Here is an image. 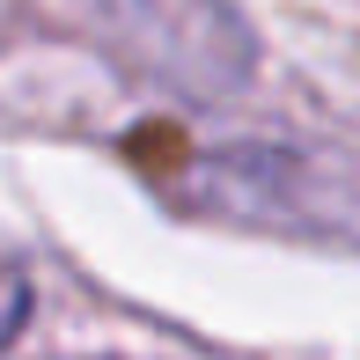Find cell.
<instances>
[{
  "mask_svg": "<svg viewBox=\"0 0 360 360\" xmlns=\"http://www.w3.org/2000/svg\"><path fill=\"white\" fill-rule=\"evenodd\" d=\"M89 8L125 44V59H140L147 74L176 81L191 96H228L250 81L257 44L221 0H89Z\"/></svg>",
  "mask_w": 360,
  "mask_h": 360,
  "instance_id": "obj_1",
  "label": "cell"
},
{
  "mask_svg": "<svg viewBox=\"0 0 360 360\" xmlns=\"http://www.w3.org/2000/svg\"><path fill=\"white\" fill-rule=\"evenodd\" d=\"M22 323H30V272L15 257H0V353L22 338Z\"/></svg>",
  "mask_w": 360,
  "mask_h": 360,
  "instance_id": "obj_2",
  "label": "cell"
}]
</instances>
